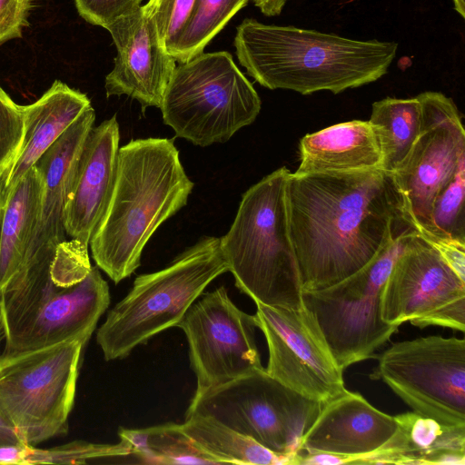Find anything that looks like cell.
<instances>
[{
    "label": "cell",
    "mask_w": 465,
    "mask_h": 465,
    "mask_svg": "<svg viewBox=\"0 0 465 465\" xmlns=\"http://www.w3.org/2000/svg\"><path fill=\"white\" fill-rule=\"evenodd\" d=\"M286 205L303 292L341 282L391 239L417 231L393 173L382 169L290 173Z\"/></svg>",
    "instance_id": "1"
},
{
    "label": "cell",
    "mask_w": 465,
    "mask_h": 465,
    "mask_svg": "<svg viewBox=\"0 0 465 465\" xmlns=\"http://www.w3.org/2000/svg\"><path fill=\"white\" fill-rule=\"evenodd\" d=\"M233 44L240 64L261 85L302 94H339L375 82L398 50L396 42L356 40L252 18L237 26Z\"/></svg>",
    "instance_id": "2"
},
{
    "label": "cell",
    "mask_w": 465,
    "mask_h": 465,
    "mask_svg": "<svg viewBox=\"0 0 465 465\" xmlns=\"http://www.w3.org/2000/svg\"><path fill=\"white\" fill-rule=\"evenodd\" d=\"M193 188L173 140L120 147L113 193L89 242L96 266L115 284L130 277L153 232L186 205Z\"/></svg>",
    "instance_id": "3"
},
{
    "label": "cell",
    "mask_w": 465,
    "mask_h": 465,
    "mask_svg": "<svg viewBox=\"0 0 465 465\" xmlns=\"http://www.w3.org/2000/svg\"><path fill=\"white\" fill-rule=\"evenodd\" d=\"M109 304V286L91 266L88 246L64 242L52 262L22 272L0 293L3 352L86 343Z\"/></svg>",
    "instance_id": "4"
},
{
    "label": "cell",
    "mask_w": 465,
    "mask_h": 465,
    "mask_svg": "<svg viewBox=\"0 0 465 465\" xmlns=\"http://www.w3.org/2000/svg\"><path fill=\"white\" fill-rule=\"evenodd\" d=\"M290 173L281 167L244 193L220 244L242 292L255 303L300 310L304 307L303 289L286 205Z\"/></svg>",
    "instance_id": "5"
},
{
    "label": "cell",
    "mask_w": 465,
    "mask_h": 465,
    "mask_svg": "<svg viewBox=\"0 0 465 465\" xmlns=\"http://www.w3.org/2000/svg\"><path fill=\"white\" fill-rule=\"evenodd\" d=\"M226 272L220 238L208 236L165 268L138 275L97 330L96 341L104 360L125 358L138 345L176 327L204 289Z\"/></svg>",
    "instance_id": "6"
},
{
    "label": "cell",
    "mask_w": 465,
    "mask_h": 465,
    "mask_svg": "<svg viewBox=\"0 0 465 465\" xmlns=\"http://www.w3.org/2000/svg\"><path fill=\"white\" fill-rule=\"evenodd\" d=\"M262 102L230 53H202L175 67L165 90L163 121L199 146L228 141L254 122Z\"/></svg>",
    "instance_id": "7"
},
{
    "label": "cell",
    "mask_w": 465,
    "mask_h": 465,
    "mask_svg": "<svg viewBox=\"0 0 465 465\" xmlns=\"http://www.w3.org/2000/svg\"><path fill=\"white\" fill-rule=\"evenodd\" d=\"M84 345L73 340L0 354V409L23 443L67 433Z\"/></svg>",
    "instance_id": "8"
},
{
    "label": "cell",
    "mask_w": 465,
    "mask_h": 465,
    "mask_svg": "<svg viewBox=\"0 0 465 465\" xmlns=\"http://www.w3.org/2000/svg\"><path fill=\"white\" fill-rule=\"evenodd\" d=\"M415 232H419L394 237L366 265L341 282L303 292L304 306L316 319L342 371L373 358L398 331L400 326L381 316V293L396 259Z\"/></svg>",
    "instance_id": "9"
},
{
    "label": "cell",
    "mask_w": 465,
    "mask_h": 465,
    "mask_svg": "<svg viewBox=\"0 0 465 465\" xmlns=\"http://www.w3.org/2000/svg\"><path fill=\"white\" fill-rule=\"evenodd\" d=\"M322 404L279 382L264 368L194 394L185 416H209L276 454L294 456Z\"/></svg>",
    "instance_id": "10"
},
{
    "label": "cell",
    "mask_w": 465,
    "mask_h": 465,
    "mask_svg": "<svg viewBox=\"0 0 465 465\" xmlns=\"http://www.w3.org/2000/svg\"><path fill=\"white\" fill-rule=\"evenodd\" d=\"M374 373L420 416L465 426L463 339L433 335L393 343Z\"/></svg>",
    "instance_id": "11"
},
{
    "label": "cell",
    "mask_w": 465,
    "mask_h": 465,
    "mask_svg": "<svg viewBox=\"0 0 465 465\" xmlns=\"http://www.w3.org/2000/svg\"><path fill=\"white\" fill-rule=\"evenodd\" d=\"M176 327L184 332L200 394L264 369L254 315L240 310L224 286L202 293Z\"/></svg>",
    "instance_id": "12"
},
{
    "label": "cell",
    "mask_w": 465,
    "mask_h": 465,
    "mask_svg": "<svg viewBox=\"0 0 465 465\" xmlns=\"http://www.w3.org/2000/svg\"><path fill=\"white\" fill-rule=\"evenodd\" d=\"M417 97L421 105L420 131L407 157L392 173L408 216L420 234L428 239L433 200L465 160V131L451 98L432 91Z\"/></svg>",
    "instance_id": "13"
},
{
    "label": "cell",
    "mask_w": 465,
    "mask_h": 465,
    "mask_svg": "<svg viewBox=\"0 0 465 465\" xmlns=\"http://www.w3.org/2000/svg\"><path fill=\"white\" fill-rule=\"evenodd\" d=\"M256 326L269 351L265 371L273 379L322 403L345 391L338 366L313 314L256 303Z\"/></svg>",
    "instance_id": "14"
},
{
    "label": "cell",
    "mask_w": 465,
    "mask_h": 465,
    "mask_svg": "<svg viewBox=\"0 0 465 465\" xmlns=\"http://www.w3.org/2000/svg\"><path fill=\"white\" fill-rule=\"evenodd\" d=\"M465 294L462 281L437 248L419 232L411 234L383 288L381 316L400 326Z\"/></svg>",
    "instance_id": "15"
},
{
    "label": "cell",
    "mask_w": 465,
    "mask_h": 465,
    "mask_svg": "<svg viewBox=\"0 0 465 465\" xmlns=\"http://www.w3.org/2000/svg\"><path fill=\"white\" fill-rule=\"evenodd\" d=\"M116 47L113 70L106 75V96L125 94L143 108L161 107L176 67L143 5L105 28Z\"/></svg>",
    "instance_id": "16"
},
{
    "label": "cell",
    "mask_w": 465,
    "mask_h": 465,
    "mask_svg": "<svg viewBox=\"0 0 465 465\" xmlns=\"http://www.w3.org/2000/svg\"><path fill=\"white\" fill-rule=\"evenodd\" d=\"M94 120L95 113L91 106L66 129L35 164L42 177L41 197L35 228L19 274L27 268L51 262L58 247L66 242L65 204L81 153Z\"/></svg>",
    "instance_id": "17"
},
{
    "label": "cell",
    "mask_w": 465,
    "mask_h": 465,
    "mask_svg": "<svg viewBox=\"0 0 465 465\" xmlns=\"http://www.w3.org/2000/svg\"><path fill=\"white\" fill-rule=\"evenodd\" d=\"M116 115L91 130L76 167L64 209L66 234L89 246L110 202L119 153Z\"/></svg>",
    "instance_id": "18"
},
{
    "label": "cell",
    "mask_w": 465,
    "mask_h": 465,
    "mask_svg": "<svg viewBox=\"0 0 465 465\" xmlns=\"http://www.w3.org/2000/svg\"><path fill=\"white\" fill-rule=\"evenodd\" d=\"M397 429L395 416L381 411L361 394L345 389L322 404L302 439L299 452L366 455L383 446Z\"/></svg>",
    "instance_id": "19"
},
{
    "label": "cell",
    "mask_w": 465,
    "mask_h": 465,
    "mask_svg": "<svg viewBox=\"0 0 465 465\" xmlns=\"http://www.w3.org/2000/svg\"><path fill=\"white\" fill-rule=\"evenodd\" d=\"M91 106L85 94L60 80H55L35 102L22 105L24 131L21 143L12 159L0 171L1 213L16 184Z\"/></svg>",
    "instance_id": "20"
},
{
    "label": "cell",
    "mask_w": 465,
    "mask_h": 465,
    "mask_svg": "<svg viewBox=\"0 0 465 465\" xmlns=\"http://www.w3.org/2000/svg\"><path fill=\"white\" fill-rule=\"evenodd\" d=\"M398 429L375 451L346 458L347 464H465V426H446L407 412L395 416Z\"/></svg>",
    "instance_id": "21"
},
{
    "label": "cell",
    "mask_w": 465,
    "mask_h": 465,
    "mask_svg": "<svg viewBox=\"0 0 465 465\" xmlns=\"http://www.w3.org/2000/svg\"><path fill=\"white\" fill-rule=\"evenodd\" d=\"M294 173H347L382 169V155L369 121L351 120L304 135Z\"/></svg>",
    "instance_id": "22"
},
{
    "label": "cell",
    "mask_w": 465,
    "mask_h": 465,
    "mask_svg": "<svg viewBox=\"0 0 465 465\" xmlns=\"http://www.w3.org/2000/svg\"><path fill=\"white\" fill-rule=\"evenodd\" d=\"M42 191L35 165L11 192L2 212L0 232V293L21 272L36 224Z\"/></svg>",
    "instance_id": "23"
},
{
    "label": "cell",
    "mask_w": 465,
    "mask_h": 465,
    "mask_svg": "<svg viewBox=\"0 0 465 465\" xmlns=\"http://www.w3.org/2000/svg\"><path fill=\"white\" fill-rule=\"evenodd\" d=\"M181 430L214 464H292L293 456L276 454L253 439L204 415L185 416Z\"/></svg>",
    "instance_id": "24"
},
{
    "label": "cell",
    "mask_w": 465,
    "mask_h": 465,
    "mask_svg": "<svg viewBox=\"0 0 465 465\" xmlns=\"http://www.w3.org/2000/svg\"><path fill=\"white\" fill-rule=\"evenodd\" d=\"M378 139L382 170L393 173L403 163L416 141L421 125L418 97H387L372 104L368 120Z\"/></svg>",
    "instance_id": "25"
},
{
    "label": "cell",
    "mask_w": 465,
    "mask_h": 465,
    "mask_svg": "<svg viewBox=\"0 0 465 465\" xmlns=\"http://www.w3.org/2000/svg\"><path fill=\"white\" fill-rule=\"evenodd\" d=\"M120 440L127 442L143 460L162 464H214L180 429L166 423L143 429L120 428Z\"/></svg>",
    "instance_id": "26"
},
{
    "label": "cell",
    "mask_w": 465,
    "mask_h": 465,
    "mask_svg": "<svg viewBox=\"0 0 465 465\" xmlns=\"http://www.w3.org/2000/svg\"><path fill=\"white\" fill-rule=\"evenodd\" d=\"M249 0H195L172 56L179 64L203 53L205 46Z\"/></svg>",
    "instance_id": "27"
},
{
    "label": "cell",
    "mask_w": 465,
    "mask_h": 465,
    "mask_svg": "<svg viewBox=\"0 0 465 465\" xmlns=\"http://www.w3.org/2000/svg\"><path fill=\"white\" fill-rule=\"evenodd\" d=\"M465 160L453 178L433 200L430 211V242H454L465 244Z\"/></svg>",
    "instance_id": "28"
},
{
    "label": "cell",
    "mask_w": 465,
    "mask_h": 465,
    "mask_svg": "<svg viewBox=\"0 0 465 465\" xmlns=\"http://www.w3.org/2000/svg\"><path fill=\"white\" fill-rule=\"evenodd\" d=\"M132 453L131 446L123 440L116 444L74 440L48 449L25 444L22 465L85 464L92 460L128 456Z\"/></svg>",
    "instance_id": "29"
},
{
    "label": "cell",
    "mask_w": 465,
    "mask_h": 465,
    "mask_svg": "<svg viewBox=\"0 0 465 465\" xmlns=\"http://www.w3.org/2000/svg\"><path fill=\"white\" fill-rule=\"evenodd\" d=\"M195 0H149L143 5L152 20L160 41L172 55L191 15Z\"/></svg>",
    "instance_id": "30"
},
{
    "label": "cell",
    "mask_w": 465,
    "mask_h": 465,
    "mask_svg": "<svg viewBox=\"0 0 465 465\" xmlns=\"http://www.w3.org/2000/svg\"><path fill=\"white\" fill-rule=\"evenodd\" d=\"M23 131L22 105L17 104L0 86V171L19 147Z\"/></svg>",
    "instance_id": "31"
},
{
    "label": "cell",
    "mask_w": 465,
    "mask_h": 465,
    "mask_svg": "<svg viewBox=\"0 0 465 465\" xmlns=\"http://www.w3.org/2000/svg\"><path fill=\"white\" fill-rule=\"evenodd\" d=\"M78 14L86 22L106 28L117 18L142 5L143 0H74Z\"/></svg>",
    "instance_id": "32"
},
{
    "label": "cell",
    "mask_w": 465,
    "mask_h": 465,
    "mask_svg": "<svg viewBox=\"0 0 465 465\" xmlns=\"http://www.w3.org/2000/svg\"><path fill=\"white\" fill-rule=\"evenodd\" d=\"M35 0H0V45L23 35Z\"/></svg>",
    "instance_id": "33"
},
{
    "label": "cell",
    "mask_w": 465,
    "mask_h": 465,
    "mask_svg": "<svg viewBox=\"0 0 465 465\" xmlns=\"http://www.w3.org/2000/svg\"><path fill=\"white\" fill-rule=\"evenodd\" d=\"M410 322L420 328L437 325L463 332L465 331V294L453 298Z\"/></svg>",
    "instance_id": "34"
},
{
    "label": "cell",
    "mask_w": 465,
    "mask_h": 465,
    "mask_svg": "<svg viewBox=\"0 0 465 465\" xmlns=\"http://www.w3.org/2000/svg\"><path fill=\"white\" fill-rule=\"evenodd\" d=\"M431 243L437 248L442 258L456 274L462 281H465V244L454 242H437Z\"/></svg>",
    "instance_id": "35"
},
{
    "label": "cell",
    "mask_w": 465,
    "mask_h": 465,
    "mask_svg": "<svg viewBox=\"0 0 465 465\" xmlns=\"http://www.w3.org/2000/svg\"><path fill=\"white\" fill-rule=\"evenodd\" d=\"M22 442L0 409V445Z\"/></svg>",
    "instance_id": "36"
},
{
    "label": "cell",
    "mask_w": 465,
    "mask_h": 465,
    "mask_svg": "<svg viewBox=\"0 0 465 465\" xmlns=\"http://www.w3.org/2000/svg\"><path fill=\"white\" fill-rule=\"evenodd\" d=\"M256 7L267 16H275L282 13L288 0H252Z\"/></svg>",
    "instance_id": "37"
},
{
    "label": "cell",
    "mask_w": 465,
    "mask_h": 465,
    "mask_svg": "<svg viewBox=\"0 0 465 465\" xmlns=\"http://www.w3.org/2000/svg\"><path fill=\"white\" fill-rule=\"evenodd\" d=\"M454 9L462 17H465V0H452Z\"/></svg>",
    "instance_id": "38"
},
{
    "label": "cell",
    "mask_w": 465,
    "mask_h": 465,
    "mask_svg": "<svg viewBox=\"0 0 465 465\" xmlns=\"http://www.w3.org/2000/svg\"><path fill=\"white\" fill-rule=\"evenodd\" d=\"M2 213L0 212V232H1Z\"/></svg>",
    "instance_id": "39"
},
{
    "label": "cell",
    "mask_w": 465,
    "mask_h": 465,
    "mask_svg": "<svg viewBox=\"0 0 465 465\" xmlns=\"http://www.w3.org/2000/svg\"><path fill=\"white\" fill-rule=\"evenodd\" d=\"M2 332V325H1V319H0V333Z\"/></svg>",
    "instance_id": "40"
}]
</instances>
